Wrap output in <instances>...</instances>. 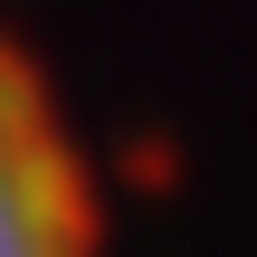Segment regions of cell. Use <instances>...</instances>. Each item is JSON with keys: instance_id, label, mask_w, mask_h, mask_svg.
Instances as JSON below:
<instances>
[{"instance_id": "1", "label": "cell", "mask_w": 257, "mask_h": 257, "mask_svg": "<svg viewBox=\"0 0 257 257\" xmlns=\"http://www.w3.org/2000/svg\"><path fill=\"white\" fill-rule=\"evenodd\" d=\"M0 257H105L86 153L19 38H0Z\"/></svg>"}]
</instances>
